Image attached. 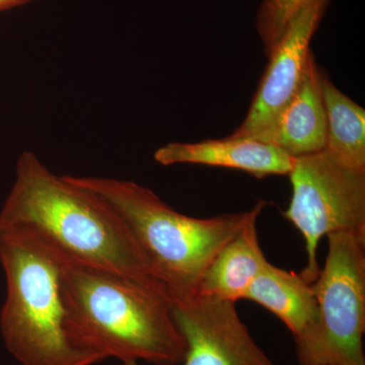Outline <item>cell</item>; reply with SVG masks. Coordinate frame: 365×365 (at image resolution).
Returning <instances> with one entry per match:
<instances>
[{
    "mask_svg": "<svg viewBox=\"0 0 365 365\" xmlns=\"http://www.w3.org/2000/svg\"><path fill=\"white\" fill-rule=\"evenodd\" d=\"M330 0H311L288 26L268 59L258 91L241 126L230 135L260 140L302 83L312 39Z\"/></svg>",
    "mask_w": 365,
    "mask_h": 365,
    "instance_id": "52a82bcc",
    "label": "cell"
},
{
    "mask_svg": "<svg viewBox=\"0 0 365 365\" xmlns=\"http://www.w3.org/2000/svg\"><path fill=\"white\" fill-rule=\"evenodd\" d=\"M112 204L128 225L173 304L196 294L217 252L254 215L253 208L208 218L182 215L153 190L128 180L69 176Z\"/></svg>",
    "mask_w": 365,
    "mask_h": 365,
    "instance_id": "3957f363",
    "label": "cell"
},
{
    "mask_svg": "<svg viewBox=\"0 0 365 365\" xmlns=\"http://www.w3.org/2000/svg\"><path fill=\"white\" fill-rule=\"evenodd\" d=\"M311 0H262L256 18L257 33L267 58L295 16Z\"/></svg>",
    "mask_w": 365,
    "mask_h": 365,
    "instance_id": "5bb4252c",
    "label": "cell"
},
{
    "mask_svg": "<svg viewBox=\"0 0 365 365\" xmlns=\"http://www.w3.org/2000/svg\"><path fill=\"white\" fill-rule=\"evenodd\" d=\"M288 176L292 197L283 216L306 242L307 265L300 274L314 283L321 270L317 252L323 237L336 232L365 235V172L346 168L322 150L295 158Z\"/></svg>",
    "mask_w": 365,
    "mask_h": 365,
    "instance_id": "8992f818",
    "label": "cell"
},
{
    "mask_svg": "<svg viewBox=\"0 0 365 365\" xmlns=\"http://www.w3.org/2000/svg\"><path fill=\"white\" fill-rule=\"evenodd\" d=\"M173 313L187 343L182 365H274L234 302L195 294L173 304Z\"/></svg>",
    "mask_w": 365,
    "mask_h": 365,
    "instance_id": "ba28073f",
    "label": "cell"
},
{
    "mask_svg": "<svg viewBox=\"0 0 365 365\" xmlns=\"http://www.w3.org/2000/svg\"><path fill=\"white\" fill-rule=\"evenodd\" d=\"M34 1L36 0H0V11L26 6V4Z\"/></svg>",
    "mask_w": 365,
    "mask_h": 365,
    "instance_id": "9a60e30c",
    "label": "cell"
},
{
    "mask_svg": "<svg viewBox=\"0 0 365 365\" xmlns=\"http://www.w3.org/2000/svg\"><path fill=\"white\" fill-rule=\"evenodd\" d=\"M265 205V201L259 200L246 225L217 252L206 268L196 294L234 304L246 299L249 288L268 261L257 230V220Z\"/></svg>",
    "mask_w": 365,
    "mask_h": 365,
    "instance_id": "8fae6325",
    "label": "cell"
},
{
    "mask_svg": "<svg viewBox=\"0 0 365 365\" xmlns=\"http://www.w3.org/2000/svg\"><path fill=\"white\" fill-rule=\"evenodd\" d=\"M4 227L29 230L68 258L122 274L170 299L114 206L69 176L53 173L32 151L21 153L16 162L0 210Z\"/></svg>",
    "mask_w": 365,
    "mask_h": 365,
    "instance_id": "6da1fadb",
    "label": "cell"
},
{
    "mask_svg": "<svg viewBox=\"0 0 365 365\" xmlns=\"http://www.w3.org/2000/svg\"><path fill=\"white\" fill-rule=\"evenodd\" d=\"M126 365H139L138 364H136V362H126V364H124Z\"/></svg>",
    "mask_w": 365,
    "mask_h": 365,
    "instance_id": "2e32d148",
    "label": "cell"
},
{
    "mask_svg": "<svg viewBox=\"0 0 365 365\" xmlns=\"http://www.w3.org/2000/svg\"><path fill=\"white\" fill-rule=\"evenodd\" d=\"M153 158L165 167L189 163L227 168L242 170L259 179L289 175L295 160L273 144L230 136L195 143H168L158 148Z\"/></svg>",
    "mask_w": 365,
    "mask_h": 365,
    "instance_id": "9c48e42d",
    "label": "cell"
},
{
    "mask_svg": "<svg viewBox=\"0 0 365 365\" xmlns=\"http://www.w3.org/2000/svg\"><path fill=\"white\" fill-rule=\"evenodd\" d=\"M326 110L325 151L340 165L365 172V111L322 73Z\"/></svg>",
    "mask_w": 365,
    "mask_h": 365,
    "instance_id": "4fadbf2b",
    "label": "cell"
},
{
    "mask_svg": "<svg viewBox=\"0 0 365 365\" xmlns=\"http://www.w3.org/2000/svg\"><path fill=\"white\" fill-rule=\"evenodd\" d=\"M325 265L312 283L316 319L297 343L302 365H365V235H329Z\"/></svg>",
    "mask_w": 365,
    "mask_h": 365,
    "instance_id": "5b68a950",
    "label": "cell"
},
{
    "mask_svg": "<svg viewBox=\"0 0 365 365\" xmlns=\"http://www.w3.org/2000/svg\"><path fill=\"white\" fill-rule=\"evenodd\" d=\"M61 257L66 331L76 349L98 362L182 364L187 343L167 295L122 274Z\"/></svg>",
    "mask_w": 365,
    "mask_h": 365,
    "instance_id": "7a4b0ae2",
    "label": "cell"
},
{
    "mask_svg": "<svg viewBox=\"0 0 365 365\" xmlns=\"http://www.w3.org/2000/svg\"><path fill=\"white\" fill-rule=\"evenodd\" d=\"M257 302L284 324L299 338L313 324L317 302L312 283L302 274L276 267L266 262L247 292L246 299Z\"/></svg>",
    "mask_w": 365,
    "mask_h": 365,
    "instance_id": "7c38bea8",
    "label": "cell"
},
{
    "mask_svg": "<svg viewBox=\"0 0 365 365\" xmlns=\"http://www.w3.org/2000/svg\"><path fill=\"white\" fill-rule=\"evenodd\" d=\"M322 73L311 53L297 93L260 141L277 146L292 158L325 150L327 119Z\"/></svg>",
    "mask_w": 365,
    "mask_h": 365,
    "instance_id": "30bf717a",
    "label": "cell"
},
{
    "mask_svg": "<svg viewBox=\"0 0 365 365\" xmlns=\"http://www.w3.org/2000/svg\"><path fill=\"white\" fill-rule=\"evenodd\" d=\"M6 295L0 333L21 365H95L69 340L61 287V254L29 230L0 228Z\"/></svg>",
    "mask_w": 365,
    "mask_h": 365,
    "instance_id": "277c9868",
    "label": "cell"
},
{
    "mask_svg": "<svg viewBox=\"0 0 365 365\" xmlns=\"http://www.w3.org/2000/svg\"><path fill=\"white\" fill-rule=\"evenodd\" d=\"M123 365H126V364H123Z\"/></svg>",
    "mask_w": 365,
    "mask_h": 365,
    "instance_id": "e0dca14e",
    "label": "cell"
}]
</instances>
